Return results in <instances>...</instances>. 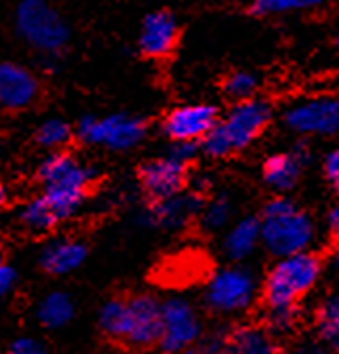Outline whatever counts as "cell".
<instances>
[{
    "instance_id": "6da1fadb",
    "label": "cell",
    "mask_w": 339,
    "mask_h": 354,
    "mask_svg": "<svg viewBox=\"0 0 339 354\" xmlns=\"http://www.w3.org/2000/svg\"><path fill=\"white\" fill-rule=\"evenodd\" d=\"M322 272L320 257L312 251L278 257L264 283L268 321L276 331H287L298 319V301L312 291Z\"/></svg>"
},
{
    "instance_id": "7a4b0ae2",
    "label": "cell",
    "mask_w": 339,
    "mask_h": 354,
    "mask_svg": "<svg viewBox=\"0 0 339 354\" xmlns=\"http://www.w3.org/2000/svg\"><path fill=\"white\" fill-rule=\"evenodd\" d=\"M99 327L124 348H154L162 335V304L152 295L114 297L101 308Z\"/></svg>"
},
{
    "instance_id": "3957f363",
    "label": "cell",
    "mask_w": 339,
    "mask_h": 354,
    "mask_svg": "<svg viewBox=\"0 0 339 354\" xmlns=\"http://www.w3.org/2000/svg\"><path fill=\"white\" fill-rule=\"evenodd\" d=\"M272 112V106L260 97L234 104L200 142L202 152L211 158H226L249 148L270 124Z\"/></svg>"
},
{
    "instance_id": "277c9868",
    "label": "cell",
    "mask_w": 339,
    "mask_h": 354,
    "mask_svg": "<svg viewBox=\"0 0 339 354\" xmlns=\"http://www.w3.org/2000/svg\"><path fill=\"white\" fill-rule=\"evenodd\" d=\"M93 169L80 165L72 154L59 150L42 160L38 180L42 182V198L57 215V219L70 217L87 196L93 184Z\"/></svg>"
},
{
    "instance_id": "5b68a950",
    "label": "cell",
    "mask_w": 339,
    "mask_h": 354,
    "mask_svg": "<svg viewBox=\"0 0 339 354\" xmlns=\"http://www.w3.org/2000/svg\"><path fill=\"white\" fill-rule=\"evenodd\" d=\"M260 230L262 245L276 257L310 251L316 236L312 217L284 196H276L266 203Z\"/></svg>"
},
{
    "instance_id": "8992f818",
    "label": "cell",
    "mask_w": 339,
    "mask_h": 354,
    "mask_svg": "<svg viewBox=\"0 0 339 354\" xmlns=\"http://www.w3.org/2000/svg\"><path fill=\"white\" fill-rule=\"evenodd\" d=\"M15 30L30 49L45 57H59L70 42L66 19L47 0H21L15 9Z\"/></svg>"
},
{
    "instance_id": "52a82bcc",
    "label": "cell",
    "mask_w": 339,
    "mask_h": 354,
    "mask_svg": "<svg viewBox=\"0 0 339 354\" xmlns=\"http://www.w3.org/2000/svg\"><path fill=\"white\" fill-rule=\"evenodd\" d=\"M146 120L129 114H110L104 118L84 116L76 124V136L84 144L120 152L135 148L146 138Z\"/></svg>"
},
{
    "instance_id": "ba28073f",
    "label": "cell",
    "mask_w": 339,
    "mask_h": 354,
    "mask_svg": "<svg viewBox=\"0 0 339 354\" xmlns=\"http://www.w3.org/2000/svg\"><path fill=\"white\" fill-rule=\"evenodd\" d=\"M258 295V281L251 270L232 266L211 279L204 299L206 306L220 315H234L246 310Z\"/></svg>"
},
{
    "instance_id": "9c48e42d",
    "label": "cell",
    "mask_w": 339,
    "mask_h": 354,
    "mask_svg": "<svg viewBox=\"0 0 339 354\" xmlns=\"http://www.w3.org/2000/svg\"><path fill=\"white\" fill-rule=\"evenodd\" d=\"M284 124L298 136L329 138L339 133V97L318 95L293 104L284 112Z\"/></svg>"
},
{
    "instance_id": "30bf717a",
    "label": "cell",
    "mask_w": 339,
    "mask_h": 354,
    "mask_svg": "<svg viewBox=\"0 0 339 354\" xmlns=\"http://www.w3.org/2000/svg\"><path fill=\"white\" fill-rule=\"evenodd\" d=\"M220 120V112L211 104H188L173 108L162 120V131L173 142H202Z\"/></svg>"
},
{
    "instance_id": "8fae6325",
    "label": "cell",
    "mask_w": 339,
    "mask_h": 354,
    "mask_svg": "<svg viewBox=\"0 0 339 354\" xmlns=\"http://www.w3.org/2000/svg\"><path fill=\"white\" fill-rule=\"evenodd\" d=\"M200 335V323L194 308L184 299H168L162 304V335L158 346L173 354L190 348Z\"/></svg>"
},
{
    "instance_id": "7c38bea8",
    "label": "cell",
    "mask_w": 339,
    "mask_h": 354,
    "mask_svg": "<svg viewBox=\"0 0 339 354\" xmlns=\"http://www.w3.org/2000/svg\"><path fill=\"white\" fill-rule=\"evenodd\" d=\"M188 182V165L164 156L148 160L139 167V184L152 203H160L182 194Z\"/></svg>"
},
{
    "instance_id": "4fadbf2b",
    "label": "cell",
    "mask_w": 339,
    "mask_h": 354,
    "mask_svg": "<svg viewBox=\"0 0 339 354\" xmlns=\"http://www.w3.org/2000/svg\"><path fill=\"white\" fill-rule=\"evenodd\" d=\"M38 95L40 80L30 68L17 62H0V108L19 112L30 108Z\"/></svg>"
},
{
    "instance_id": "5bb4252c",
    "label": "cell",
    "mask_w": 339,
    "mask_h": 354,
    "mask_svg": "<svg viewBox=\"0 0 339 354\" xmlns=\"http://www.w3.org/2000/svg\"><path fill=\"white\" fill-rule=\"evenodd\" d=\"M177 38H180L177 17L171 11L160 9L146 15V19L142 21L137 47L144 57L164 59L177 47Z\"/></svg>"
},
{
    "instance_id": "9a60e30c",
    "label": "cell",
    "mask_w": 339,
    "mask_h": 354,
    "mask_svg": "<svg viewBox=\"0 0 339 354\" xmlns=\"http://www.w3.org/2000/svg\"><path fill=\"white\" fill-rule=\"evenodd\" d=\"M304 162L295 156L293 152L289 154H272L264 162V180L266 184L276 190V192H289L300 182Z\"/></svg>"
},
{
    "instance_id": "2e32d148",
    "label": "cell",
    "mask_w": 339,
    "mask_h": 354,
    "mask_svg": "<svg viewBox=\"0 0 339 354\" xmlns=\"http://www.w3.org/2000/svg\"><path fill=\"white\" fill-rule=\"evenodd\" d=\"M87 257V247L74 243V241H61L49 245L40 255L42 270L49 274H68L76 270L78 266Z\"/></svg>"
},
{
    "instance_id": "e0dca14e",
    "label": "cell",
    "mask_w": 339,
    "mask_h": 354,
    "mask_svg": "<svg viewBox=\"0 0 339 354\" xmlns=\"http://www.w3.org/2000/svg\"><path fill=\"white\" fill-rule=\"evenodd\" d=\"M262 243V230L258 217H244L228 232L224 241V251L230 259H244Z\"/></svg>"
},
{
    "instance_id": "ac0fdd59",
    "label": "cell",
    "mask_w": 339,
    "mask_h": 354,
    "mask_svg": "<svg viewBox=\"0 0 339 354\" xmlns=\"http://www.w3.org/2000/svg\"><path fill=\"white\" fill-rule=\"evenodd\" d=\"M200 211V198L194 194L173 196L152 205V217L164 226H184Z\"/></svg>"
},
{
    "instance_id": "d6986e66",
    "label": "cell",
    "mask_w": 339,
    "mask_h": 354,
    "mask_svg": "<svg viewBox=\"0 0 339 354\" xmlns=\"http://www.w3.org/2000/svg\"><path fill=\"white\" fill-rule=\"evenodd\" d=\"M72 315H74V304L66 293H51L47 299H42L38 308L40 323L49 329L66 325L72 319Z\"/></svg>"
},
{
    "instance_id": "ffe728a7",
    "label": "cell",
    "mask_w": 339,
    "mask_h": 354,
    "mask_svg": "<svg viewBox=\"0 0 339 354\" xmlns=\"http://www.w3.org/2000/svg\"><path fill=\"white\" fill-rule=\"evenodd\" d=\"M72 127L61 120V118H49L45 122H40V127L34 133V140L40 148H47V150H64L70 140H72Z\"/></svg>"
},
{
    "instance_id": "44dd1931",
    "label": "cell",
    "mask_w": 339,
    "mask_h": 354,
    "mask_svg": "<svg viewBox=\"0 0 339 354\" xmlns=\"http://www.w3.org/2000/svg\"><path fill=\"white\" fill-rule=\"evenodd\" d=\"M232 354H276L268 333L262 329H240L230 337Z\"/></svg>"
},
{
    "instance_id": "7402d4cb",
    "label": "cell",
    "mask_w": 339,
    "mask_h": 354,
    "mask_svg": "<svg viewBox=\"0 0 339 354\" xmlns=\"http://www.w3.org/2000/svg\"><path fill=\"white\" fill-rule=\"evenodd\" d=\"M21 224L28 230H34V232H47V230H51V228H55L59 224V219L51 211V207L45 203V198L38 196V198H34L32 203H28L23 207Z\"/></svg>"
},
{
    "instance_id": "603a6c76",
    "label": "cell",
    "mask_w": 339,
    "mask_h": 354,
    "mask_svg": "<svg viewBox=\"0 0 339 354\" xmlns=\"http://www.w3.org/2000/svg\"><path fill=\"white\" fill-rule=\"evenodd\" d=\"M318 327L325 342L339 352V293L329 295L318 310Z\"/></svg>"
},
{
    "instance_id": "cb8c5ba5",
    "label": "cell",
    "mask_w": 339,
    "mask_h": 354,
    "mask_svg": "<svg viewBox=\"0 0 339 354\" xmlns=\"http://www.w3.org/2000/svg\"><path fill=\"white\" fill-rule=\"evenodd\" d=\"M258 88H260V78L249 70H234L224 80V93L236 104L255 97Z\"/></svg>"
},
{
    "instance_id": "d4e9b609",
    "label": "cell",
    "mask_w": 339,
    "mask_h": 354,
    "mask_svg": "<svg viewBox=\"0 0 339 354\" xmlns=\"http://www.w3.org/2000/svg\"><path fill=\"white\" fill-rule=\"evenodd\" d=\"M325 3L327 0H255L251 11L262 17H272V15H287V13L316 9Z\"/></svg>"
},
{
    "instance_id": "484cf974",
    "label": "cell",
    "mask_w": 339,
    "mask_h": 354,
    "mask_svg": "<svg viewBox=\"0 0 339 354\" xmlns=\"http://www.w3.org/2000/svg\"><path fill=\"white\" fill-rule=\"evenodd\" d=\"M232 215V205L228 203V198H215L211 203L206 209H204V215H202V224L209 228V230H217L222 226L228 224V219Z\"/></svg>"
},
{
    "instance_id": "4316f807",
    "label": "cell",
    "mask_w": 339,
    "mask_h": 354,
    "mask_svg": "<svg viewBox=\"0 0 339 354\" xmlns=\"http://www.w3.org/2000/svg\"><path fill=\"white\" fill-rule=\"evenodd\" d=\"M196 154H198V144H194V142H175L171 152H168V156L184 162V165H190L196 158Z\"/></svg>"
},
{
    "instance_id": "83f0119b",
    "label": "cell",
    "mask_w": 339,
    "mask_h": 354,
    "mask_svg": "<svg viewBox=\"0 0 339 354\" xmlns=\"http://www.w3.org/2000/svg\"><path fill=\"white\" fill-rule=\"evenodd\" d=\"M322 169H325L327 182H329V184L339 192V148H335L333 152H329V154H327Z\"/></svg>"
},
{
    "instance_id": "f1b7e54d",
    "label": "cell",
    "mask_w": 339,
    "mask_h": 354,
    "mask_svg": "<svg viewBox=\"0 0 339 354\" xmlns=\"http://www.w3.org/2000/svg\"><path fill=\"white\" fill-rule=\"evenodd\" d=\"M9 354H47V350L34 339H17L9 348Z\"/></svg>"
},
{
    "instance_id": "f546056e",
    "label": "cell",
    "mask_w": 339,
    "mask_h": 354,
    "mask_svg": "<svg viewBox=\"0 0 339 354\" xmlns=\"http://www.w3.org/2000/svg\"><path fill=\"white\" fill-rule=\"evenodd\" d=\"M13 283H15V270L7 263H0V297L11 289Z\"/></svg>"
},
{
    "instance_id": "4dcf8cb0",
    "label": "cell",
    "mask_w": 339,
    "mask_h": 354,
    "mask_svg": "<svg viewBox=\"0 0 339 354\" xmlns=\"http://www.w3.org/2000/svg\"><path fill=\"white\" fill-rule=\"evenodd\" d=\"M327 226H329V230H331L333 234L339 236V205H335V207L329 211V215H327Z\"/></svg>"
},
{
    "instance_id": "1f68e13d",
    "label": "cell",
    "mask_w": 339,
    "mask_h": 354,
    "mask_svg": "<svg viewBox=\"0 0 339 354\" xmlns=\"http://www.w3.org/2000/svg\"><path fill=\"white\" fill-rule=\"evenodd\" d=\"M291 354H325V350L320 346H314V344H304L300 348H295Z\"/></svg>"
},
{
    "instance_id": "d6a6232c",
    "label": "cell",
    "mask_w": 339,
    "mask_h": 354,
    "mask_svg": "<svg viewBox=\"0 0 339 354\" xmlns=\"http://www.w3.org/2000/svg\"><path fill=\"white\" fill-rule=\"evenodd\" d=\"M5 203H7V192H5V188L0 186V209L5 207Z\"/></svg>"
},
{
    "instance_id": "836d02e7",
    "label": "cell",
    "mask_w": 339,
    "mask_h": 354,
    "mask_svg": "<svg viewBox=\"0 0 339 354\" xmlns=\"http://www.w3.org/2000/svg\"><path fill=\"white\" fill-rule=\"evenodd\" d=\"M173 354H202V352H196V350H190V348H186V350H180V352H173Z\"/></svg>"
},
{
    "instance_id": "e575fe53",
    "label": "cell",
    "mask_w": 339,
    "mask_h": 354,
    "mask_svg": "<svg viewBox=\"0 0 339 354\" xmlns=\"http://www.w3.org/2000/svg\"><path fill=\"white\" fill-rule=\"evenodd\" d=\"M333 259H335V268L339 270V245H337V249H335V257H333Z\"/></svg>"
},
{
    "instance_id": "d590c367",
    "label": "cell",
    "mask_w": 339,
    "mask_h": 354,
    "mask_svg": "<svg viewBox=\"0 0 339 354\" xmlns=\"http://www.w3.org/2000/svg\"><path fill=\"white\" fill-rule=\"evenodd\" d=\"M335 44H337V49H339V32H337V36H335Z\"/></svg>"
},
{
    "instance_id": "8d00e7d4",
    "label": "cell",
    "mask_w": 339,
    "mask_h": 354,
    "mask_svg": "<svg viewBox=\"0 0 339 354\" xmlns=\"http://www.w3.org/2000/svg\"><path fill=\"white\" fill-rule=\"evenodd\" d=\"M0 263H3V247H0Z\"/></svg>"
},
{
    "instance_id": "74e56055",
    "label": "cell",
    "mask_w": 339,
    "mask_h": 354,
    "mask_svg": "<svg viewBox=\"0 0 339 354\" xmlns=\"http://www.w3.org/2000/svg\"><path fill=\"white\" fill-rule=\"evenodd\" d=\"M226 354H232V352H226Z\"/></svg>"
}]
</instances>
